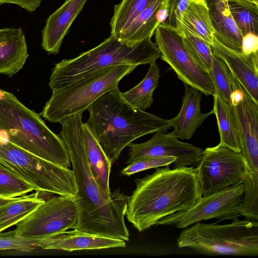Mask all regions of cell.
Masks as SVG:
<instances>
[{
    "mask_svg": "<svg viewBox=\"0 0 258 258\" xmlns=\"http://www.w3.org/2000/svg\"><path fill=\"white\" fill-rule=\"evenodd\" d=\"M82 113L65 118L59 136L68 150L78 192L74 201L78 220L74 229L88 233L129 241L124 221L128 197L117 189L110 195L100 188L87 159L82 137Z\"/></svg>",
    "mask_w": 258,
    "mask_h": 258,
    "instance_id": "1",
    "label": "cell"
},
{
    "mask_svg": "<svg viewBox=\"0 0 258 258\" xmlns=\"http://www.w3.org/2000/svg\"><path fill=\"white\" fill-rule=\"evenodd\" d=\"M128 197L125 216L139 232L165 217L194 206L201 199L197 168L169 166L155 168L151 174L135 179Z\"/></svg>",
    "mask_w": 258,
    "mask_h": 258,
    "instance_id": "2",
    "label": "cell"
},
{
    "mask_svg": "<svg viewBox=\"0 0 258 258\" xmlns=\"http://www.w3.org/2000/svg\"><path fill=\"white\" fill-rule=\"evenodd\" d=\"M120 92L117 88L104 93L87 109L89 117L86 123L112 164L134 140L171 128L168 119L126 104Z\"/></svg>",
    "mask_w": 258,
    "mask_h": 258,
    "instance_id": "3",
    "label": "cell"
},
{
    "mask_svg": "<svg viewBox=\"0 0 258 258\" xmlns=\"http://www.w3.org/2000/svg\"><path fill=\"white\" fill-rule=\"evenodd\" d=\"M149 36L134 43L110 35L97 46L76 57L63 59L51 70L49 86L53 91L94 72L119 66L150 64L160 57L155 42Z\"/></svg>",
    "mask_w": 258,
    "mask_h": 258,
    "instance_id": "4",
    "label": "cell"
},
{
    "mask_svg": "<svg viewBox=\"0 0 258 258\" xmlns=\"http://www.w3.org/2000/svg\"><path fill=\"white\" fill-rule=\"evenodd\" d=\"M0 130L9 141L49 162L68 168L69 153L61 138L51 131L40 117L12 93L0 89Z\"/></svg>",
    "mask_w": 258,
    "mask_h": 258,
    "instance_id": "5",
    "label": "cell"
},
{
    "mask_svg": "<svg viewBox=\"0 0 258 258\" xmlns=\"http://www.w3.org/2000/svg\"><path fill=\"white\" fill-rule=\"evenodd\" d=\"M184 229L176 240L179 248L209 255H258L257 221L236 219L222 225L199 222Z\"/></svg>",
    "mask_w": 258,
    "mask_h": 258,
    "instance_id": "6",
    "label": "cell"
},
{
    "mask_svg": "<svg viewBox=\"0 0 258 258\" xmlns=\"http://www.w3.org/2000/svg\"><path fill=\"white\" fill-rule=\"evenodd\" d=\"M137 66L119 65L94 72L52 91L40 115L50 122L65 118L87 110L99 97L118 88V84Z\"/></svg>",
    "mask_w": 258,
    "mask_h": 258,
    "instance_id": "7",
    "label": "cell"
},
{
    "mask_svg": "<svg viewBox=\"0 0 258 258\" xmlns=\"http://www.w3.org/2000/svg\"><path fill=\"white\" fill-rule=\"evenodd\" d=\"M0 166L31 183L37 191L73 198L78 192L72 170L39 158L9 140L0 141Z\"/></svg>",
    "mask_w": 258,
    "mask_h": 258,
    "instance_id": "8",
    "label": "cell"
},
{
    "mask_svg": "<svg viewBox=\"0 0 258 258\" xmlns=\"http://www.w3.org/2000/svg\"><path fill=\"white\" fill-rule=\"evenodd\" d=\"M154 34L160 58L180 80L206 96L216 94L209 72L195 59L176 28L165 22L157 27Z\"/></svg>",
    "mask_w": 258,
    "mask_h": 258,
    "instance_id": "9",
    "label": "cell"
},
{
    "mask_svg": "<svg viewBox=\"0 0 258 258\" xmlns=\"http://www.w3.org/2000/svg\"><path fill=\"white\" fill-rule=\"evenodd\" d=\"M244 195L243 183L202 196L194 206L159 220L156 225H170L180 229L204 220L216 219L218 222L234 220L241 216Z\"/></svg>",
    "mask_w": 258,
    "mask_h": 258,
    "instance_id": "10",
    "label": "cell"
},
{
    "mask_svg": "<svg viewBox=\"0 0 258 258\" xmlns=\"http://www.w3.org/2000/svg\"><path fill=\"white\" fill-rule=\"evenodd\" d=\"M245 164L241 152L220 144L206 148L196 168L202 196L243 183Z\"/></svg>",
    "mask_w": 258,
    "mask_h": 258,
    "instance_id": "11",
    "label": "cell"
},
{
    "mask_svg": "<svg viewBox=\"0 0 258 258\" xmlns=\"http://www.w3.org/2000/svg\"><path fill=\"white\" fill-rule=\"evenodd\" d=\"M78 212L74 198L54 196L45 201L17 224V236L40 239L74 229Z\"/></svg>",
    "mask_w": 258,
    "mask_h": 258,
    "instance_id": "12",
    "label": "cell"
},
{
    "mask_svg": "<svg viewBox=\"0 0 258 258\" xmlns=\"http://www.w3.org/2000/svg\"><path fill=\"white\" fill-rule=\"evenodd\" d=\"M127 165L138 160L159 156L176 158L173 168L182 166H197L203 154V150L192 144L180 141L170 133L158 132L148 141L128 145Z\"/></svg>",
    "mask_w": 258,
    "mask_h": 258,
    "instance_id": "13",
    "label": "cell"
},
{
    "mask_svg": "<svg viewBox=\"0 0 258 258\" xmlns=\"http://www.w3.org/2000/svg\"><path fill=\"white\" fill-rule=\"evenodd\" d=\"M213 53L222 59L230 73L258 104V52L246 55L235 52L220 43L214 37Z\"/></svg>",
    "mask_w": 258,
    "mask_h": 258,
    "instance_id": "14",
    "label": "cell"
},
{
    "mask_svg": "<svg viewBox=\"0 0 258 258\" xmlns=\"http://www.w3.org/2000/svg\"><path fill=\"white\" fill-rule=\"evenodd\" d=\"M87 0H68L46 19L41 46L48 54H56L64 37Z\"/></svg>",
    "mask_w": 258,
    "mask_h": 258,
    "instance_id": "15",
    "label": "cell"
},
{
    "mask_svg": "<svg viewBox=\"0 0 258 258\" xmlns=\"http://www.w3.org/2000/svg\"><path fill=\"white\" fill-rule=\"evenodd\" d=\"M123 240L88 233L74 229L41 239L40 248L43 249L73 251L80 250L101 249L124 247Z\"/></svg>",
    "mask_w": 258,
    "mask_h": 258,
    "instance_id": "16",
    "label": "cell"
},
{
    "mask_svg": "<svg viewBox=\"0 0 258 258\" xmlns=\"http://www.w3.org/2000/svg\"><path fill=\"white\" fill-rule=\"evenodd\" d=\"M201 101L202 93L185 85L180 110L176 116L168 119L171 128H173L170 134L182 140L191 138L204 121L214 114L213 110L206 113L201 112Z\"/></svg>",
    "mask_w": 258,
    "mask_h": 258,
    "instance_id": "17",
    "label": "cell"
},
{
    "mask_svg": "<svg viewBox=\"0 0 258 258\" xmlns=\"http://www.w3.org/2000/svg\"><path fill=\"white\" fill-rule=\"evenodd\" d=\"M232 106L242 156H258V104L245 91L243 100Z\"/></svg>",
    "mask_w": 258,
    "mask_h": 258,
    "instance_id": "18",
    "label": "cell"
},
{
    "mask_svg": "<svg viewBox=\"0 0 258 258\" xmlns=\"http://www.w3.org/2000/svg\"><path fill=\"white\" fill-rule=\"evenodd\" d=\"M28 56L22 29L0 28V74L13 76L22 69Z\"/></svg>",
    "mask_w": 258,
    "mask_h": 258,
    "instance_id": "19",
    "label": "cell"
},
{
    "mask_svg": "<svg viewBox=\"0 0 258 258\" xmlns=\"http://www.w3.org/2000/svg\"><path fill=\"white\" fill-rule=\"evenodd\" d=\"M214 29L215 38L227 48L242 53L243 36L230 13L227 2L205 0Z\"/></svg>",
    "mask_w": 258,
    "mask_h": 258,
    "instance_id": "20",
    "label": "cell"
},
{
    "mask_svg": "<svg viewBox=\"0 0 258 258\" xmlns=\"http://www.w3.org/2000/svg\"><path fill=\"white\" fill-rule=\"evenodd\" d=\"M82 137L91 171L102 190L110 195L111 192L109 177L112 163L86 122L82 124Z\"/></svg>",
    "mask_w": 258,
    "mask_h": 258,
    "instance_id": "21",
    "label": "cell"
},
{
    "mask_svg": "<svg viewBox=\"0 0 258 258\" xmlns=\"http://www.w3.org/2000/svg\"><path fill=\"white\" fill-rule=\"evenodd\" d=\"M180 24L211 46L213 45L214 32L205 0H188L181 15Z\"/></svg>",
    "mask_w": 258,
    "mask_h": 258,
    "instance_id": "22",
    "label": "cell"
},
{
    "mask_svg": "<svg viewBox=\"0 0 258 258\" xmlns=\"http://www.w3.org/2000/svg\"><path fill=\"white\" fill-rule=\"evenodd\" d=\"M163 0H156L137 16L116 37L124 42L134 43L152 37L159 25L156 14Z\"/></svg>",
    "mask_w": 258,
    "mask_h": 258,
    "instance_id": "23",
    "label": "cell"
},
{
    "mask_svg": "<svg viewBox=\"0 0 258 258\" xmlns=\"http://www.w3.org/2000/svg\"><path fill=\"white\" fill-rule=\"evenodd\" d=\"M160 77L156 61L150 63L146 76L141 82L128 91L120 92L121 99L135 109L146 110L153 103V93L158 86Z\"/></svg>",
    "mask_w": 258,
    "mask_h": 258,
    "instance_id": "24",
    "label": "cell"
},
{
    "mask_svg": "<svg viewBox=\"0 0 258 258\" xmlns=\"http://www.w3.org/2000/svg\"><path fill=\"white\" fill-rule=\"evenodd\" d=\"M214 97L213 111L216 117L220 141L219 144L241 152V146L232 106L217 94Z\"/></svg>",
    "mask_w": 258,
    "mask_h": 258,
    "instance_id": "25",
    "label": "cell"
},
{
    "mask_svg": "<svg viewBox=\"0 0 258 258\" xmlns=\"http://www.w3.org/2000/svg\"><path fill=\"white\" fill-rule=\"evenodd\" d=\"M40 191L18 197L14 201L0 206V233L17 225L45 200Z\"/></svg>",
    "mask_w": 258,
    "mask_h": 258,
    "instance_id": "26",
    "label": "cell"
},
{
    "mask_svg": "<svg viewBox=\"0 0 258 258\" xmlns=\"http://www.w3.org/2000/svg\"><path fill=\"white\" fill-rule=\"evenodd\" d=\"M156 0H122L114 6L110 26L111 35L116 37L137 16Z\"/></svg>",
    "mask_w": 258,
    "mask_h": 258,
    "instance_id": "27",
    "label": "cell"
},
{
    "mask_svg": "<svg viewBox=\"0 0 258 258\" xmlns=\"http://www.w3.org/2000/svg\"><path fill=\"white\" fill-rule=\"evenodd\" d=\"M227 3L242 36L249 33L258 35V5L240 0H230Z\"/></svg>",
    "mask_w": 258,
    "mask_h": 258,
    "instance_id": "28",
    "label": "cell"
},
{
    "mask_svg": "<svg viewBox=\"0 0 258 258\" xmlns=\"http://www.w3.org/2000/svg\"><path fill=\"white\" fill-rule=\"evenodd\" d=\"M182 34L184 43L197 62L209 72L214 54L211 46L201 38L180 26L177 28Z\"/></svg>",
    "mask_w": 258,
    "mask_h": 258,
    "instance_id": "29",
    "label": "cell"
},
{
    "mask_svg": "<svg viewBox=\"0 0 258 258\" xmlns=\"http://www.w3.org/2000/svg\"><path fill=\"white\" fill-rule=\"evenodd\" d=\"M37 191L31 183L0 166V196L14 198Z\"/></svg>",
    "mask_w": 258,
    "mask_h": 258,
    "instance_id": "30",
    "label": "cell"
},
{
    "mask_svg": "<svg viewBox=\"0 0 258 258\" xmlns=\"http://www.w3.org/2000/svg\"><path fill=\"white\" fill-rule=\"evenodd\" d=\"M209 73L216 94L231 105L230 95L232 87L230 72L224 61L215 54Z\"/></svg>",
    "mask_w": 258,
    "mask_h": 258,
    "instance_id": "31",
    "label": "cell"
},
{
    "mask_svg": "<svg viewBox=\"0 0 258 258\" xmlns=\"http://www.w3.org/2000/svg\"><path fill=\"white\" fill-rule=\"evenodd\" d=\"M41 239H29L16 236L15 231L0 233V250H16L30 252L40 248Z\"/></svg>",
    "mask_w": 258,
    "mask_h": 258,
    "instance_id": "32",
    "label": "cell"
},
{
    "mask_svg": "<svg viewBox=\"0 0 258 258\" xmlns=\"http://www.w3.org/2000/svg\"><path fill=\"white\" fill-rule=\"evenodd\" d=\"M175 160L173 157L159 156L138 160L127 165L121 170L120 174L128 176L151 168L169 166Z\"/></svg>",
    "mask_w": 258,
    "mask_h": 258,
    "instance_id": "33",
    "label": "cell"
},
{
    "mask_svg": "<svg viewBox=\"0 0 258 258\" xmlns=\"http://www.w3.org/2000/svg\"><path fill=\"white\" fill-rule=\"evenodd\" d=\"M188 0H171L169 16L166 22L168 24L178 28L181 26V15L186 9Z\"/></svg>",
    "mask_w": 258,
    "mask_h": 258,
    "instance_id": "34",
    "label": "cell"
},
{
    "mask_svg": "<svg viewBox=\"0 0 258 258\" xmlns=\"http://www.w3.org/2000/svg\"><path fill=\"white\" fill-rule=\"evenodd\" d=\"M241 49L242 53L246 55L258 52V35L249 33L243 36Z\"/></svg>",
    "mask_w": 258,
    "mask_h": 258,
    "instance_id": "35",
    "label": "cell"
},
{
    "mask_svg": "<svg viewBox=\"0 0 258 258\" xmlns=\"http://www.w3.org/2000/svg\"><path fill=\"white\" fill-rule=\"evenodd\" d=\"M42 0H0V4L18 5L28 12H33L40 5Z\"/></svg>",
    "mask_w": 258,
    "mask_h": 258,
    "instance_id": "36",
    "label": "cell"
},
{
    "mask_svg": "<svg viewBox=\"0 0 258 258\" xmlns=\"http://www.w3.org/2000/svg\"><path fill=\"white\" fill-rule=\"evenodd\" d=\"M171 0H163L158 9L156 17L159 24L164 23L169 14Z\"/></svg>",
    "mask_w": 258,
    "mask_h": 258,
    "instance_id": "37",
    "label": "cell"
},
{
    "mask_svg": "<svg viewBox=\"0 0 258 258\" xmlns=\"http://www.w3.org/2000/svg\"><path fill=\"white\" fill-rule=\"evenodd\" d=\"M18 198V197H17ZM17 198H5L0 196V206L5 205L9 202H11L14 200H15Z\"/></svg>",
    "mask_w": 258,
    "mask_h": 258,
    "instance_id": "38",
    "label": "cell"
},
{
    "mask_svg": "<svg viewBox=\"0 0 258 258\" xmlns=\"http://www.w3.org/2000/svg\"><path fill=\"white\" fill-rule=\"evenodd\" d=\"M240 1L248 2H250V3L254 4L256 5H258V0H240Z\"/></svg>",
    "mask_w": 258,
    "mask_h": 258,
    "instance_id": "39",
    "label": "cell"
},
{
    "mask_svg": "<svg viewBox=\"0 0 258 258\" xmlns=\"http://www.w3.org/2000/svg\"><path fill=\"white\" fill-rule=\"evenodd\" d=\"M220 1H224V2H228V1H230V0H220Z\"/></svg>",
    "mask_w": 258,
    "mask_h": 258,
    "instance_id": "40",
    "label": "cell"
},
{
    "mask_svg": "<svg viewBox=\"0 0 258 258\" xmlns=\"http://www.w3.org/2000/svg\"><path fill=\"white\" fill-rule=\"evenodd\" d=\"M66 1H68V0H66Z\"/></svg>",
    "mask_w": 258,
    "mask_h": 258,
    "instance_id": "41",
    "label": "cell"
}]
</instances>
